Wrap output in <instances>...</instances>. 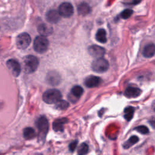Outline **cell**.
I'll return each instance as SVG.
<instances>
[{
  "label": "cell",
  "instance_id": "8992f818",
  "mask_svg": "<svg viewBox=\"0 0 155 155\" xmlns=\"http://www.w3.org/2000/svg\"><path fill=\"white\" fill-rule=\"evenodd\" d=\"M31 42V37L27 33H22L19 34L16 38V46L19 49H25Z\"/></svg>",
  "mask_w": 155,
  "mask_h": 155
},
{
  "label": "cell",
  "instance_id": "5bb4252c",
  "mask_svg": "<svg viewBox=\"0 0 155 155\" xmlns=\"http://www.w3.org/2000/svg\"><path fill=\"white\" fill-rule=\"evenodd\" d=\"M141 93V90L137 87H129L126 88L124 95L128 98H134L138 97Z\"/></svg>",
  "mask_w": 155,
  "mask_h": 155
},
{
  "label": "cell",
  "instance_id": "4fadbf2b",
  "mask_svg": "<svg viewBox=\"0 0 155 155\" xmlns=\"http://www.w3.org/2000/svg\"><path fill=\"white\" fill-rule=\"evenodd\" d=\"M61 18V15H59L58 11L55 10H49L46 15V19L47 21L50 23L55 24L57 23Z\"/></svg>",
  "mask_w": 155,
  "mask_h": 155
},
{
  "label": "cell",
  "instance_id": "6da1fadb",
  "mask_svg": "<svg viewBox=\"0 0 155 155\" xmlns=\"http://www.w3.org/2000/svg\"><path fill=\"white\" fill-rule=\"evenodd\" d=\"M39 65L38 58L33 55H27L24 58V69L25 73L35 72Z\"/></svg>",
  "mask_w": 155,
  "mask_h": 155
},
{
  "label": "cell",
  "instance_id": "3957f363",
  "mask_svg": "<svg viewBox=\"0 0 155 155\" xmlns=\"http://www.w3.org/2000/svg\"><path fill=\"white\" fill-rule=\"evenodd\" d=\"M49 46V42L45 36H38L34 40V50L39 53H44L47 51Z\"/></svg>",
  "mask_w": 155,
  "mask_h": 155
},
{
  "label": "cell",
  "instance_id": "2e32d148",
  "mask_svg": "<svg viewBox=\"0 0 155 155\" xmlns=\"http://www.w3.org/2000/svg\"><path fill=\"white\" fill-rule=\"evenodd\" d=\"M67 122H68V120L66 118H60V119H56L53 123V130L56 132H57V131H61V132L63 131L64 125Z\"/></svg>",
  "mask_w": 155,
  "mask_h": 155
},
{
  "label": "cell",
  "instance_id": "4316f807",
  "mask_svg": "<svg viewBox=\"0 0 155 155\" xmlns=\"http://www.w3.org/2000/svg\"><path fill=\"white\" fill-rule=\"evenodd\" d=\"M78 145V141L75 140L72 142L70 145H69V150L71 152H73L74 151V150L76 149V147Z\"/></svg>",
  "mask_w": 155,
  "mask_h": 155
},
{
  "label": "cell",
  "instance_id": "603a6c76",
  "mask_svg": "<svg viewBox=\"0 0 155 155\" xmlns=\"http://www.w3.org/2000/svg\"><path fill=\"white\" fill-rule=\"evenodd\" d=\"M69 106V104L68 102L65 101H62L60 99L57 102L55 103V108L59 110H64L68 108Z\"/></svg>",
  "mask_w": 155,
  "mask_h": 155
},
{
  "label": "cell",
  "instance_id": "d4e9b609",
  "mask_svg": "<svg viewBox=\"0 0 155 155\" xmlns=\"http://www.w3.org/2000/svg\"><path fill=\"white\" fill-rule=\"evenodd\" d=\"M133 14V10L131 9H125L120 14V16L123 19L129 18Z\"/></svg>",
  "mask_w": 155,
  "mask_h": 155
},
{
  "label": "cell",
  "instance_id": "cb8c5ba5",
  "mask_svg": "<svg viewBox=\"0 0 155 155\" xmlns=\"http://www.w3.org/2000/svg\"><path fill=\"white\" fill-rule=\"evenodd\" d=\"M88 146L85 143H82L78 148V153L79 155H84L88 153Z\"/></svg>",
  "mask_w": 155,
  "mask_h": 155
},
{
  "label": "cell",
  "instance_id": "7402d4cb",
  "mask_svg": "<svg viewBox=\"0 0 155 155\" xmlns=\"http://www.w3.org/2000/svg\"><path fill=\"white\" fill-rule=\"evenodd\" d=\"M138 141H139L138 137H137L136 136H133L124 144V148H128L130 147L133 146L136 143H137Z\"/></svg>",
  "mask_w": 155,
  "mask_h": 155
},
{
  "label": "cell",
  "instance_id": "5b68a950",
  "mask_svg": "<svg viewBox=\"0 0 155 155\" xmlns=\"http://www.w3.org/2000/svg\"><path fill=\"white\" fill-rule=\"evenodd\" d=\"M108 62L102 57L96 58L91 64L92 70L99 73L105 72L108 69Z\"/></svg>",
  "mask_w": 155,
  "mask_h": 155
},
{
  "label": "cell",
  "instance_id": "52a82bcc",
  "mask_svg": "<svg viewBox=\"0 0 155 155\" xmlns=\"http://www.w3.org/2000/svg\"><path fill=\"white\" fill-rule=\"evenodd\" d=\"M73 12V7L70 2H63L59 7L58 12L61 16H63L64 18H69L72 16Z\"/></svg>",
  "mask_w": 155,
  "mask_h": 155
},
{
  "label": "cell",
  "instance_id": "ba28073f",
  "mask_svg": "<svg viewBox=\"0 0 155 155\" xmlns=\"http://www.w3.org/2000/svg\"><path fill=\"white\" fill-rule=\"evenodd\" d=\"M7 67L11 73L15 77H18L21 71V68L19 63L15 59H11L7 61Z\"/></svg>",
  "mask_w": 155,
  "mask_h": 155
},
{
  "label": "cell",
  "instance_id": "8fae6325",
  "mask_svg": "<svg viewBox=\"0 0 155 155\" xmlns=\"http://www.w3.org/2000/svg\"><path fill=\"white\" fill-rule=\"evenodd\" d=\"M101 79L96 76H89L87 77L84 81V84L87 87L94 88L99 86L101 83Z\"/></svg>",
  "mask_w": 155,
  "mask_h": 155
},
{
  "label": "cell",
  "instance_id": "d6986e66",
  "mask_svg": "<svg viewBox=\"0 0 155 155\" xmlns=\"http://www.w3.org/2000/svg\"><path fill=\"white\" fill-rule=\"evenodd\" d=\"M96 39L100 43L104 44L107 42V39L106 31L103 28L99 29L96 34Z\"/></svg>",
  "mask_w": 155,
  "mask_h": 155
},
{
  "label": "cell",
  "instance_id": "e0dca14e",
  "mask_svg": "<svg viewBox=\"0 0 155 155\" xmlns=\"http://www.w3.org/2000/svg\"><path fill=\"white\" fill-rule=\"evenodd\" d=\"M155 52V47L153 44H149L147 45L143 50V55L147 58H151L154 56Z\"/></svg>",
  "mask_w": 155,
  "mask_h": 155
},
{
  "label": "cell",
  "instance_id": "277c9868",
  "mask_svg": "<svg viewBox=\"0 0 155 155\" xmlns=\"http://www.w3.org/2000/svg\"><path fill=\"white\" fill-rule=\"evenodd\" d=\"M36 125L39 130V139L44 140L48 131V122L47 118L44 116H41L39 117L36 122Z\"/></svg>",
  "mask_w": 155,
  "mask_h": 155
},
{
  "label": "cell",
  "instance_id": "484cf974",
  "mask_svg": "<svg viewBox=\"0 0 155 155\" xmlns=\"http://www.w3.org/2000/svg\"><path fill=\"white\" fill-rule=\"evenodd\" d=\"M135 130L138 131L139 133L142 134H147L149 133V130L148 128L144 126V125H140V126H138L137 127Z\"/></svg>",
  "mask_w": 155,
  "mask_h": 155
},
{
  "label": "cell",
  "instance_id": "7a4b0ae2",
  "mask_svg": "<svg viewBox=\"0 0 155 155\" xmlns=\"http://www.w3.org/2000/svg\"><path fill=\"white\" fill-rule=\"evenodd\" d=\"M62 94L57 89H50L45 91L42 95L43 101L48 104H55L61 99Z\"/></svg>",
  "mask_w": 155,
  "mask_h": 155
},
{
  "label": "cell",
  "instance_id": "9c48e42d",
  "mask_svg": "<svg viewBox=\"0 0 155 155\" xmlns=\"http://www.w3.org/2000/svg\"><path fill=\"white\" fill-rule=\"evenodd\" d=\"M88 51L89 54L96 58L102 57L105 53V50L99 45H93L88 47Z\"/></svg>",
  "mask_w": 155,
  "mask_h": 155
},
{
  "label": "cell",
  "instance_id": "9a60e30c",
  "mask_svg": "<svg viewBox=\"0 0 155 155\" xmlns=\"http://www.w3.org/2000/svg\"><path fill=\"white\" fill-rule=\"evenodd\" d=\"M38 31L41 36H48L52 33L53 28L45 24H41L38 27Z\"/></svg>",
  "mask_w": 155,
  "mask_h": 155
},
{
  "label": "cell",
  "instance_id": "7c38bea8",
  "mask_svg": "<svg viewBox=\"0 0 155 155\" xmlns=\"http://www.w3.org/2000/svg\"><path fill=\"white\" fill-rule=\"evenodd\" d=\"M46 79L49 84L51 85H57L61 82V76L57 72L50 71L47 74Z\"/></svg>",
  "mask_w": 155,
  "mask_h": 155
},
{
  "label": "cell",
  "instance_id": "ac0fdd59",
  "mask_svg": "<svg viewBox=\"0 0 155 155\" xmlns=\"http://www.w3.org/2000/svg\"><path fill=\"white\" fill-rule=\"evenodd\" d=\"M78 12L82 16H86L91 12V8L89 5L85 2L81 3L78 7Z\"/></svg>",
  "mask_w": 155,
  "mask_h": 155
},
{
  "label": "cell",
  "instance_id": "ffe728a7",
  "mask_svg": "<svg viewBox=\"0 0 155 155\" xmlns=\"http://www.w3.org/2000/svg\"><path fill=\"white\" fill-rule=\"evenodd\" d=\"M36 136L35 130L31 127H27L23 130V136L27 140H30Z\"/></svg>",
  "mask_w": 155,
  "mask_h": 155
},
{
  "label": "cell",
  "instance_id": "44dd1931",
  "mask_svg": "<svg viewBox=\"0 0 155 155\" xmlns=\"http://www.w3.org/2000/svg\"><path fill=\"white\" fill-rule=\"evenodd\" d=\"M134 112V108L133 107H128L124 110V118L127 120L130 121L133 117Z\"/></svg>",
  "mask_w": 155,
  "mask_h": 155
},
{
  "label": "cell",
  "instance_id": "30bf717a",
  "mask_svg": "<svg viewBox=\"0 0 155 155\" xmlns=\"http://www.w3.org/2000/svg\"><path fill=\"white\" fill-rule=\"evenodd\" d=\"M83 88L79 85L74 86L70 91V93L68 95V99L72 102H75L78 99L82 96L83 93Z\"/></svg>",
  "mask_w": 155,
  "mask_h": 155
}]
</instances>
